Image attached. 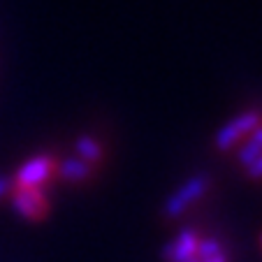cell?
Returning <instances> with one entry per match:
<instances>
[{
	"label": "cell",
	"instance_id": "cell-10",
	"mask_svg": "<svg viewBox=\"0 0 262 262\" xmlns=\"http://www.w3.org/2000/svg\"><path fill=\"white\" fill-rule=\"evenodd\" d=\"M246 174H248V179H253V181H260L262 179V154L246 167Z\"/></svg>",
	"mask_w": 262,
	"mask_h": 262
},
{
	"label": "cell",
	"instance_id": "cell-13",
	"mask_svg": "<svg viewBox=\"0 0 262 262\" xmlns=\"http://www.w3.org/2000/svg\"><path fill=\"white\" fill-rule=\"evenodd\" d=\"M190 262H200V260H198V257H195V260H190Z\"/></svg>",
	"mask_w": 262,
	"mask_h": 262
},
{
	"label": "cell",
	"instance_id": "cell-4",
	"mask_svg": "<svg viewBox=\"0 0 262 262\" xmlns=\"http://www.w3.org/2000/svg\"><path fill=\"white\" fill-rule=\"evenodd\" d=\"M10 198L14 211L26 221H42L49 213V200L45 188H14Z\"/></svg>",
	"mask_w": 262,
	"mask_h": 262
},
{
	"label": "cell",
	"instance_id": "cell-2",
	"mask_svg": "<svg viewBox=\"0 0 262 262\" xmlns=\"http://www.w3.org/2000/svg\"><path fill=\"white\" fill-rule=\"evenodd\" d=\"M56 172V160L51 156H35L26 160L14 174V188H42Z\"/></svg>",
	"mask_w": 262,
	"mask_h": 262
},
{
	"label": "cell",
	"instance_id": "cell-8",
	"mask_svg": "<svg viewBox=\"0 0 262 262\" xmlns=\"http://www.w3.org/2000/svg\"><path fill=\"white\" fill-rule=\"evenodd\" d=\"M260 154H262V125H257V128L246 137V142L242 144V148L237 151V160L244 165V167H248Z\"/></svg>",
	"mask_w": 262,
	"mask_h": 262
},
{
	"label": "cell",
	"instance_id": "cell-12",
	"mask_svg": "<svg viewBox=\"0 0 262 262\" xmlns=\"http://www.w3.org/2000/svg\"><path fill=\"white\" fill-rule=\"evenodd\" d=\"M204 262H228V255H225V253H218V255L209 257V260H204Z\"/></svg>",
	"mask_w": 262,
	"mask_h": 262
},
{
	"label": "cell",
	"instance_id": "cell-1",
	"mask_svg": "<svg viewBox=\"0 0 262 262\" xmlns=\"http://www.w3.org/2000/svg\"><path fill=\"white\" fill-rule=\"evenodd\" d=\"M262 125V114L257 109H248V112H242L237 114L232 121L223 125L216 135V148L218 151H230L239 139H246L253 130Z\"/></svg>",
	"mask_w": 262,
	"mask_h": 262
},
{
	"label": "cell",
	"instance_id": "cell-7",
	"mask_svg": "<svg viewBox=\"0 0 262 262\" xmlns=\"http://www.w3.org/2000/svg\"><path fill=\"white\" fill-rule=\"evenodd\" d=\"M74 151H77V158L89 163V165L102 160V156H104L102 144H100L95 137H91V135H81V137L74 142Z\"/></svg>",
	"mask_w": 262,
	"mask_h": 262
},
{
	"label": "cell",
	"instance_id": "cell-6",
	"mask_svg": "<svg viewBox=\"0 0 262 262\" xmlns=\"http://www.w3.org/2000/svg\"><path fill=\"white\" fill-rule=\"evenodd\" d=\"M56 172L68 183H84L93 177L95 169H93V165L84 163V160H79V158H65V160H60V163H56Z\"/></svg>",
	"mask_w": 262,
	"mask_h": 262
},
{
	"label": "cell",
	"instance_id": "cell-9",
	"mask_svg": "<svg viewBox=\"0 0 262 262\" xmlns=\"http://www.w3.org/2000/svg\"><path fill=\"white\" fill-rule=\"evenodd\" d=\"M218 253H223V246H221V242H218V239H213V237L211 239H200L195 257H198L200 262H204V260H209V257L218 255Z\"/></svg>",
	"mask_w": 262,
	"mask_h": 262
},
{
	"label": "cell",
	"instance_id": "cell-3",
	"mask_svg": "<svg viewBox=\"0 0 262 262\" xmlns=\"http://www.w3.org/2000/svg\"><path fill=\"white\" fill-rule=\"evenodd\" d=\"M207 190H209V179L207 177H202V174H200V177L188 179V181L183 183L177 193H172L167 200H165V207H163L165 216H167V218L181 216V213L186 211L190 204H195L200 198H204V193H207Z\"/></svg>",
	"mask_w": 262,
	"mask_h": 262
},
{
	"label": "cell",
	"instance_id": "cell-5",
	"mask_svg": "<svg viewBox=\"0 0 262 262\" xmlns=\"http://www.w3.org/2000/svg\"><path fill=\"white\" fill-rule=\"evenodd\" d=\"M198 244H200L198 232H193V230H181L179 237L163 248L165 262H190V260H195Z\"/></svg>",
	"mask_w": 262,
	"mask_h": 262
},
{
	"label": "cell",
	"instance_id": "cell-11",
	"mask_svg": "<svg viewBox=\"0 0 262 262\" xmlns=\"http://www.w3.org/2000/svg\"><path fill=\"white\" fill-rule=\"evenodd\" d=\"M12 190H14V181H12V177H3V174H0V200L7 198V195H12Z\"/></svg>",
	"mask_w": 262,
	"mask_h": 262
}]
</instances>
